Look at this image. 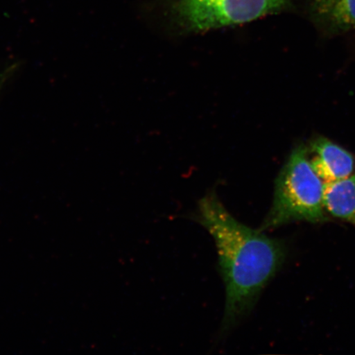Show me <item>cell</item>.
I'll use <instances>...</instances> for the list:
<instances>
[{
    "label": "cell",
    "instance_id": "1",
    "mask_svg": "<svg viewBox=\"0 0 355 355\" xmlns=\"http://www.w3.org/2000/svg\"><path fill=\"white\" fill-rule=\"evenodd\" d=\"M190 217L214 239L225 290L219 333L224 338L254 309L261 291L281 268L286 248L278 239L235 218L215 190L199 200Z\"/></svg>",
    "mask_w": 355,
    "mask_h": 355
},
{
    "label": "cell",
    "instance_id": "2",
    "mask_svg": "<svg viewBox=\"0 0 355 355\" xmlns=\"http://www.w3.org/2000/svg\"><path fill=\"white\" fill-rule=\"evenodd\" d=\"M324 187L310 162L309 149L297 146L277 176L272 207L259 230L296 220L315 224L329 220L323 205Z\"/></svg>",
    "mask_w": 355,
    "mask_h": 355
},
{
    "label": "cell",
    "instance_id": "3",
    "mask_svg": "<svg viewBox=\"0 0 355 355\" xmlns=\"http://www.w3.org/2000/svg\"><path fill=\"white\" fill-rule=\"evenodd\" d=\"M173 24L185 33L208 31L247 24L277 13L291 0H157Z\"/></svg>",
    "mask_w": 355,
    "mask_h": 355
},
{
    "label": "cell",
    "instance_id": "4",
    "mask_svg": "<svg viewBox=\"0 0 355 355\" xmlns=\"http://www.w3.org/2000/svg\"><path fill=\"white\" fill-rule=\"evenodd\" d=\"M309 157L324 183L343 180L354 174L353 155L324 137H319L311 144Z\"/></svg>",
    "mask_w": 355,
    "mask_h": 355
},
{
    "label": "cell",
    "instance_id": "5",
    "mask_svg": "<svg viewBox=\"0 0 355 355\" xmlns=\"http://www.w3.org/2000/svg\"><path fill=\"white\" fill-rule=\"evenodd\" d=\"M309 15L324 33L337 35L355 28V0H309Z\"/></svg>",
    "mask_w": 355,
    "mask_h": 355
},
{
    "label": "cell",
    "instance_id": "6",
    "mask_svg": "<svg viewBox=\"0 0 355 355\" xmlns=\"http://www.w3.org/2000/svg\"><path fill=\"white\" fill-rule=\"evenodd\" d=\"M325 211L355 227V174L325 183L323 193Z\"/></svg>",
    "mask_w": 355,
    "mask_h": 355
}]
</instances>
